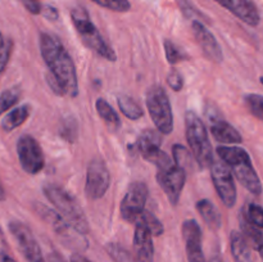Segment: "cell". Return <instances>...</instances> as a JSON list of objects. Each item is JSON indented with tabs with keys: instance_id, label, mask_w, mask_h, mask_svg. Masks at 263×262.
Segmentation results:
<instances>
[{
	"instance_id": "cell-1",
	"label": "cell",
	"mask_w": 263,
	"mask_h": 262,
	"mask_svg": "<svg viewBox=\"0 0 263 262\" xmlns=\"http://www.w3.org/2000/svg\"><path fill=\"white\" fill-rule=\"evenodd\" d=\"M40 53L49 68L46 81L50 89L57 95L77 97L79 82H77L76 67L58 36L48 32L41 33Z\"/></svg>"
},
{
	"instance_id": "cell-2",
	"label": "cell",
	"mask_w": 263,
	"mask_h": 262,
	"mask_svg": "<svg viewBox=\"0 0 263 262\" xmlns=\"http://www.w3.org/2000/svg\"><path fill=\"white\" fill-rule=\"evenodd\" d=\"M216 152L220 159L233 170L235 177L244 188L254 195L262 194L261 179L254 170L251 157L246 149L240 146H218Z\"/></svg>"
},
{
	"instance_id": "cell-3",
	"label": "cell",
	"mask_w": 263,
	"mask_h": 262,
	"mask_svg": "<svg viewBox=\"0 0 263 262\" xmlns=\"http://www.w3.org/2000/svg\"><path fill=\"white\" fill-rule=\"evenodd\" d=\"M44 194L53 203L54 207L71 226L72 230H74L80 235L89 234V222H87L84 210L71 193L58 185L48 184L44 186Z\"/></svg>"
},
{
	"instance_id": "cell-4",
	"label": "cell",
	"mask_w": 263,
	"mask_h": 262,
	"mask_svg": "<svg viewBox=\"0 0 263 262\" xmlns=\"http://www.w3.org/2000/svg\"><path fill=\"white\" fill-rule=\"evenodd\" d=\"M186 139L195 161L200 169L211 167L213 162V149L211 145L205 126L199 116L193 110H187L185 115Z\"/></svg>"
},
{
	"instance_id": "cell-5",
	"label": "cell",
	"mask_w": 263,
	"mask_h": 262,
	"mask_svg": "<svg viewBox=\"0 0 263 262\" xmlns=\"http://www.w3.org/2000/svg\"><path fill=\"white\" fill-rule=\"evenodd\" d=\"M71 18L74 25V28L79 32L85 46H87L92 51H95L98 55L103 57V58H105L109 62H115L117 59L115 50L108 45L107 41L100 35L98 28L95 27L92 21L90 20L89 13H87V10L84 7L73 8L71 10Z\"/></svg>"
},
{
	"instance_id": "cell-6",
	"label": "cell",
	"mask_w": 263,
	"mask_h": 262,
	"mask_svg": "<svg viewBox=\"0 0 263 262\" xmlns=\"http://www.w3.org/2000/svg\"><path fill=\"white\" fill-rule=\"evenodd\" d=\"M146 107L158 131L164 135L174 130V115L166 90L159 85H153L146 91Z\"/></svg>"
},
{
	"instance_id": "cell-7",
	"label": "cell",
	"mask_w": 263,
	"mask_h": 262,
	"mask_svg": "<svg viewBox=\"0 0 263 262\" xmlns=\"http://www.w3.org/2000/svg\"><path fill=\"white\" fill-rule=\"evenodd\" d=\"M211 177L223 204L229 208L234 207L236 203V186L230 167L222 159H213L211 164Z\"/></svg>"
},
{
	"instance_id": "cell-8",
	"label": "cell",
	"mask_w": 263,
	"mask_h": 262,
	"mask_svg": "<svg viewBox=\"0 0 263 262\" xmlns=\"http://www.w3.org/2000/svg\"><path fill=\"white\" fill-rule=\"evenodd\" d=\"M148 186L143 181H135L128 186L127 193L121 202V216L125 221L136 223L145 211L148 199Z\"/></svg>"
},
{
	"instance_id": "cell-9",
	"label": "cell",
	"mask_w": 263,
	"mask_h": 262,
	"mask_svg": "<svg viewBox=\"0 0 263 262\" xmlns=\"http://www.w3.org/2000/svg\"><path fill=\"white\" fill-rule=\"evenodd\" d=\"M110 184V174L102 158H94L87 166L85 194L90 200H98L107 193Z\"/></svg>"
},
{
	"instance_id": "cell-10",
	"label": "cell",
	"mask_w": 263,
	"mask_h": 262,
	"mask_svg": "<svg viewBox=\"0 0 263 262\" xmlns=\"http://www.w3.org/2000/svg\"><path fill=\"white\" fill-rule=\"evenodd\" d=\"M17 154L22 169L27 174L36 175L45 166L43 149L35 138L31 135L21 136L17 141Z\"/></svg>"
},
{
	"instance_id": "cell-11",
	"label": "cell",
	"mask_w": 263,
	"mask_h": 262,
	"mask_svg": "<svg viewBox=\"0 0 263 262\" xmlns=\"http://www.w3.org/2000/svg\"><path fill=\"white\" fill-rule=\"evenodd\" d=\"M9 231L18 244V248L22 252L27 262H45L37 240L33 236L32 231L27 225L21 221H12L9 223Z\"/></svg>"
},
{
	"instance_id": "cell-12",
	"label": "cell",
	"mask_w": 263,
	"mask_h": 262,
	"mask_svg": "<svg viewBox=\"0 0 263 262\" xmlns=\"http://www.w3.org/2000/svg\"><path fill=\"white\" fill-rule=\"evenodd\" d=\"M157 180H158L163 192L166 193L171 204L176 205L179 203L180 195H181L182 189L185 186L186 172L182 169H180L179 166L174 164V166L168 167V169L158 170Z\"/></svg>"
},
{
	"instance_id": "cell-13",
	"label": "cell",
	"mask_w": 263,
	"mask_h": 262,
	"mask_svg": "<svg viewBox=\"0 0 263 262\" xmlns=\"http://www.w3.org/2000/svg\"><path fill=\"white\" fill-rule=\"evenodd\" d=\"M193 32H194L195 39H197V43L199 44L200 49L203 50L204 55L210 59L211 62H215V63H221L223 59L222 50H221V46L218 44L217 39L215 38L212 32L203 25L199 21H193L192 23Z\"/></svg>"
},
{
	"instance_id": "cell-14",
	"label": "cell",
	"mask_w": 263,
	"mask_h": 262,
	"mask_svg": "<svg viewBox=\"0 0 263 262\" xmlns=\"http://www.w3.org/2000/svg\"><path fill=\"white\" fill-rule=\"evenodd\" d=\"M182 238L186 248L187 261L204 262L202 249V230L195 220H186L182 223Z\"/></svg>"
},
{
	"instance_id": "cell-15",
	"label": "cell",
	"mask_w": 263,
	"mask_h": 262,
	"mask_svg": "<svg viewBox=\"0 0 263 262\" xmlns=\"http://www.w3.org/2000/svg\"><path fill=\"white\" fill-rule=\"evenodd\" d=\"M215 2L230 10L235 17L252 27L258 26L261 21L258 8L253 0H215Z\"/></svg>"
},
{
	"instance_id": "cell-16",
	"label": "cell",
	"mask_w": 263,
	"mask_h": 262,
	"mask_svg": "<svg viewBox=\"0 0 263 262\" xmlns=\"http://www.w3.org/2000/svg\"><path fill=\"white\" fill-rule=\"evenodd\" d=\"M134 256L139 262H153L154 246L153 235L144 223H135V235H134Z\"/></svg>"
},
{
	"instance_id": "cell-17",
	"label": "cell",
	"mask_w": 263,
	"mask_h": 262,
	"mask_svg": "<svg viewBox=\"0 0 263 262\" xmlns=\"http://www.w3.org/2000/svg\"><path fill=\"white\" fill-rule=\"evenodd\" d=\"M211 131L218 143L240 144L243 141V136L233 125L216 115L211 117Z\"/></svg>"
},
{
	"instance_id": "cell-18",
	"label": "cell",
	"mask_w": 263,
	"mask_h": 262,
	"mask_svg": "<svg viewBox=\"0 0 263 262\" xmlns=\"http://www.w3.org/2000/svg\"><path fill=\"white\" fill-rule=\"evenodd\" d=\"M35 210L36 212H37V215L40 216L45 222H48L59 236H62V238H69V236H71L69 235V231H71L72 228L67 223V221L62 217V215L58 211L50 210V208L41 204V203H37V204L35 205Z\"/></svg>"
},
{
	"instance_id": "cell-19",
	"label": "cell",
	"mask_w": 263,
	"mask_h": 262,
	"mask_svg": "<svg viewBox=\"0 0 263 262\" xmlns=\"http://www.w3.org/2000/svg\"><path fill=\"white\" fill-rule=\"evenodd\" d=\"M239 220H240V228L244 238L247 239L249 246H251L252 248L256 249L259 253V256L263 258V229L253 225V223L247 218L243 210H241Z\"/></svg>"
},
{
	"instance_id": "cell-20",
	"label": "cell",
	"mask_w": 263,
	"mask_h": 262,
	"mask_svg": "<svg viewBox=\"0 0 263 262\" xmlns=\"http://www.w3.org/2000/svg\"><path fill=\"white\" fill-rule=\"evenodd\" d=\"M138 149L141 156L148 161L156 152L161 149L162 136L159 131L145 130L138 139Z\"/></svg>"
},
{
	"instance_id": "cell-21",
	"label": "cell",
	"mask_w": 263,
	"mask_h": 262,
	"mask_svg": "<svg viewBox=\"0 0 263 262\" xmlns=\"http://www.w3.org/2000/svg\"><path fill=\"white\" fill-rule=\"evenodd\" d=\"M230 247L235 262H253L252 257L251 246L244 238L243 233L239 231H231L230 235Z\"/></svg>"
},
{
	"instance_id": "cell-22",
	"label": "cell",
	"mask_w": 263,
	"mask_h": 262,
	"mask_svg": "<svg viewBox=\"0 0 263 262\" xmlns=\"http://www.w3.org/2000/svg\"><path fill=\"white\" fill-rule=\"evenodd\" d=\"M197 211L199 212L203 221L207 223L208 228L212 230H218L221 228V222H222L221 215L210 199H200L197 203Z\"/></svg>"
},
{
	"instance_id": "cell-23",
	"label": "cell",
	"mask_w": 263,
	"mask_h": 262,
	"mask_svg": "<svg viewBox=\"0 0 263 262\" xmlns=\"http://www.w3.org/2000/svg\"><path fill=\"white\" fill-rule=\"evenodd\" d=\"M30 112L31 107L28 104H23L14 108V109H12L9 113H7L4 116V118L2 120V128L9 133V131L14 130V128L20 127L27 120L28 116H30Z\"/></svg>"
},
{
	"instance_id": "cell-24",
	"label": "cell",
	"mask_w": 263,
	"mask_h": 262,
	"mask_svg": "<svg viewBox=\"0 0 263 262\" xmlns=\"http://www.w3.org/2000/svg\"><path fill=\"white\" fill-rule=\"evenodd\" d=\"M95 107H97L98 115L104 120L105 125L110 128L112 131H117L121 126L120 117H118L117 112L112 108V105L107 102L103 98H99L95 103Z\"/></svg>"
},
{
	"instance_id": "cell-25",
	"label": "cell",
	"mask_w": 263,
	"mask_h": 262,
	"mask_svg": "<svg viewBox=\"0 0 263 262\" xmlns=\"http://www.w3.org/2000/svg\"><path fill=\"white\" fill-rule=\"evenodd\" d=\"M172 156H174L175 164L184 170L186 174L194 169V156L181 144H175L172 146Z\"/></svg>"
},
{
	"instance_id": "cell-26",
	"label": "cell",
	"mask_w": 263,
	"mask_h": 262,
	"mask_svg": "<svg viewBox=\"0 0 263 262\" xmlns=\"http://www.w3.org/2000/svg\"><path fill=\"white\" fill-rule=\"evenodd\" d=\"M118 107H120V110L130 120H139V118L143 117L144 110L135 100L133 99L128 95H120L117 99Z\"/></svg>"
},
{
	"instance_id": "cell-27",
	"label": "cell",
	"mask_w": 263,
	"mask_h": 262,
	"mask_svg": "<svg viewBox=\"0 0 263 262\" xmlns=\"http://www.w3.org/2000/svg\"><path fill=\"white\" fill-rule=\"evenodd\" d=\"M164 51H166V58L170 64H177L180 62H184L189 59V55H187L186 51L182 48H180L174 41L168 40V39L164 40Z\"/></svg>"
},
{
	"instance_id": "cell-28",
	"label": "cell",
	"mask_w": 263,
	"mask_h": 262,
	"mask_svg": "<svg viewBox=\"0 0 263 262\" xmlns=\"http://www.w3.org/2000/svg\"><path fill=\"white\" fill-rule=\"evenodd\" d=\"M77 134H79V125H77L76 118L73 116H68L67 118H63L61 123V128H59V135L66 139L68 143H74L77 139Z\"/></svg>"
},
{
	"instance_id": "cell-29",
	"label": "cell",
	"mask_w": 263,
	"mask_h": 262,
	"mask_svg": "<svg viewBox=\"0 0 263 262\" xmlns=\"http://www.w3.org/2000/svg\"><path fill=\"white\" fill-rule=\"evenodd\" d=\"M105 251L115 262H139L135 256L117 243H108L105 246Z\"/></svg>"
},
{
	"instance_id": "cell-30",
	"label": "cell",
	"mask_w": 263,
	"mask_h": 262,
	"mask_svg": "<svg viewBox=\"0 0 263 262\" xmlns=\"http://www.w3.org/2000/svg\"><path fill=\"white\" fill-rule=\"evenodd\" d=\"M21 95H22V92H21L20 87H10V89L4 90L0 94V115L5 113L13 105L17 104L18 100L21 99Z\"/></svg>"
},
{
	"instance_id": "cell-31",
	"label": "cell",
	"mask_w": 263,
	"mask_h": 262,
	"mask_svg": "<svg viewBox=\"0 0 263 262\" xmlns=\"http://www.w3.org/2000/svg\"><path fill=\"white\" fill-rule=\"evenodd\" d=\"M138 222L144 223V225L149 229V231H151L153 236L162 235L164 231L163 223H162L153 213L149 212V211H144L143 215H141L140 218L138 220Z\"/></svg>"
},
{
	"instance_id": "cell-32",
	"label": "cell",
	"mask_w": 263,
	"mask_h": 262,
	"mask_svg": "<svg viewBox=\"0 0 263 262\" xmlns=\"http://www.w3.org/2000/svg\"><path fill=\"white\" fill-rule=\"evenodd\" d=\"M244 100L252 115L263 121V95L248 94L246 95Z\"/></svg>"
},
{
	"instance_id": "cell-33",
	"label": "cell",
	"mask_w": 263,
	"mask_h": 262,
	"mask_svg": "<svg viewBox=\"0 0 263 262\" xmlns=\"http://www.w3.org/2000/svg\"><path fill=\"white\" fill-rule=\"evenodd\" d=\"M95 4L105 8V9L113 10V12L125 13L131 9V4L128 0H91Z\"/></svg>"
},
{
	"instance_id": "cell-34",
	"label": "cell",
	"mask_w": 263,
	"mask_h": 262,
	"mask_svg": "<svg viewBox=\"0 0 263 262\" xmlns=\"http://www.w3.org/2000/svg\"><path fill=\"white\" fill-rule=\"evenodd\" d=\"M243 211L244 213H246L247 218H248L253 225L263 229V207L256 204V203H251V204H248L247 207H244Z\"/></svg>"
},
{
	"instance_id": "cell-35",
	"label": "cell",
	"mask_w": 263,
	"mask_h": 262,
	"mask_svg": "<svg viewBox=\"0 0 263 262\" xmlns=\"http://www.w3.org/2000/svg\"><path fill=\"white\" fill-rule=\"evenodd\" d=\"M13 49V43L10 40L4 41V43L0 45V73L5 69L8 62H9L10 54H12Z\"/></svg>"
},
{
	"instance_id": "cell-36",
	"label": "cell",
	"mask_w": 263,
	"mask_h": 262,
	"mask_svg": "<svg viewBox=\"0 0 263 262\" xmlns=\"http://www.w3.org/2000/svg\"><path fill=\"white\" fill-rule=\"evenodd\" d=\"M167 82H168L170 87L175 90V91H180L182 86H184V79H182L180 72L176 71V69H171V72L167 76Z\"/></svg>"
},
{
	"instance_id": "cell-37",
	"label": "cell",
	"mask_w": 263,
	"mask_h": 262,
	"mask_svg": "<svg viewBox=\"0 0 263 262\" xmlns=\"http://www.w3.org/2000/svg\"><path fill=\"white\" fill-rule=\"evenodd\" d=\"M23 4L27 8L28 12H31L32 14H40L43 12V5L36 0H23Z\"/></svg>"
},
{
	"instance_id": "cell-38",
	"label": "cell",
	"mask_w": 263,
	"mask_h": 262,
	"mask_svg": "<svg viewBox=\"0 0 263 262\" xmlns=\"http://www.w3.org/2000/svg\"><path fill=\"white\" fill-rule=\"evenodd\" d=\"M41 13H43L48 20L55 21L57 18H58V10H57L54 7H50V5H45V7H43V12Z\"/></svg>"
},
{
	"instance_id": "cell-39",
	"label": "cell",
	"mask_w": 263,
	"mask_h": 262,
	"mask_svg": "<svg viewBox=\"0 0 263 262\" xmlns=\"http://www.w3.org/2000/svg\"><path fill=\"white\" fill-rule=\"evenodd\" d=\"M7 251H8L7 240H5L4 234H3L2 229H0V254H2V256H4V254L7 253Z\"/></svg>"
},
{
	"instance_id": "cell-40",
	"label": "cell",
	"mask_w": 263,
	"mask_h": 262,
	"mask_svg": "<svg viewBox=\"0 0 263 262\" xmlns=\"http://www.w3.org/2000/svg\"><path fill=\"white\" fill-rule=\"evenodd\" d=\"M48 261L49 262H66V259H64L59 253L53 252V253H50L48 256Z\"/></svg>"
},
{
	"instance_id": "cell-41",
	"label": "cell",
	"mask_w": 263,
	"mask_h": 262,
	"mask_svg": "<svg viewBox=\"0 0 263 262\" xmlns=\"http://www.w3.org/2000/svg\"><path fill=\"white\" fill-rule=\"evenodd\" d=\"M71 262H90L86 257H84L82 254L79 253H73L71 256Z\"/></svg>"
},
{
	"instance_id": "cell-42",
	"label": "cell",
	"mask_w": 263,
	"mask_h": 262,
	"mask_svg": "<svg viewBox=\"0 0 263 262\" xmlns=\"http://www.w3.org/2000/svg\"><path fill=\"white\" fill-rule=\"evenodd\" d=\"M3 200H5V190L0 182V202H3Z\"/></svg>"
},
{
	"instance_id": "cell-43",
	"label": "cell",
	"mask_w": 263,
	"mask_h": 262,
	"mask_svg": "<svg viewBox=\"0 0 263 262\" xmlns=\"http://www.w3.org/2000/svg\"><path fill=\"white\" fill-rule=\"evenodd\" d=\"M2 262H15V261L12 258V257L8 256V254H4V256L2 257Z\"/></svg>"
},
{
	"instance_id": "cell-44",
	"label": "cell",
	"mask_w": 263,
	"mask_h": 262,
	"mask_svg": "<svg viewBox=\"0 0 263 262\" xmlns=\"http://www.w3.org/2000/svg\"><path fill=\"white\" fill-rule=\"evenodd\" d=\"M210 262H223V261H222V258H221V256L216 254V256H213L212 258H211Z\"/></svg>"
},
{
	"instance_id": "cell-45",
	"label": "cell",
	"mask_w": 263,
	"mask_h": 262,
	"mask_svg": "<svg viewBox=\"0 0 263 262\" xmlns=\"http://www.w3.org/2000/svg\"><path fill=\"white\" fill-rule=\"evenodd\" d=\"M3 43H4V39H3V35H2V32H0V45H2Z\"/></svg>"
},
{
	"instance_id": "cell-46",
	"label": "cell",
	"mask_w": 263,
	"mask_h": 262,
	"mask_svg": "<svg viewBox=\"0 0 263 262\" xmlns=\"http://www.w3.org/2000/svg\"><path fill=\"white\" fill-rule=\"evenodd\" d=\"M259 80H261V84L263 85V76H262V77H261V79H259Z\"/></svg>"
},
{
	"instance_id": "cell-47",
	"label": "cell",
	"mask_w": 263,
	"mask_h": 262,
	"mask_svg": "<svg viewBox=\"0 0 263 262\" xmlns=\"http://www.w3.org/2000/svg\"><path fill=\"white\" fill-rule=\"evenodd\" d=\"M36 2H39V0H36Z\"/></svg>"
}]
</instances>
